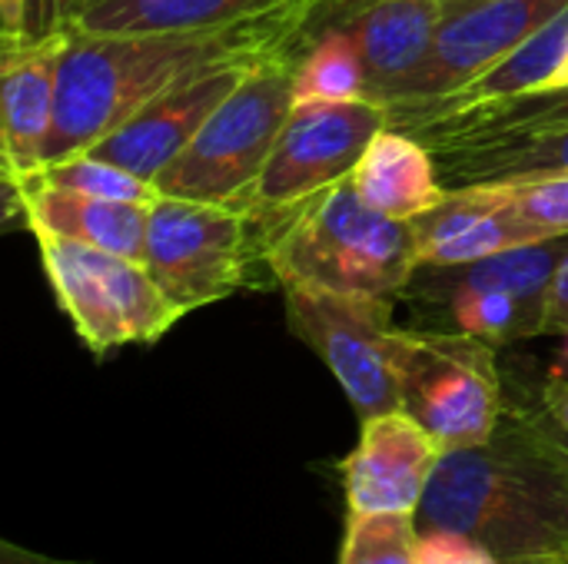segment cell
I'll use <instances>...</instances> for the list:
<instances>
[{"label":"cell","instance_id":"cell-2","mask_svg":"<svg viewBox=\"0 0 568 564\" xmlns=\"http://www.w3.org/2000/svg\"><path fill=\"white\" fill-rule=\"evenodd\" d=\"M419 535L453 532L499 564L568 555V455L562 432L503 419L486 445L443 452L416 512Z\"/></svg>","mask_w":568,"mask_h":564},{"label":"cell","instance_id":"cell-5","mask_svg":"<svg viewBox=\"0 0 568 564\" xmlns=\"http://www.w3.org/2000/svg\"><path fill=\"white\" fill-rule=\"evenodd\" d=\"M30 233L63 316L93 356H106L130 342H156L186 316L153 283L143 263L50 229Z\"/></svg>","mask_w":568,"mask_h":564},{"label":"cell","instance_id":"cell-11","mask_svg":"<svg viewBox=\"0 0 568 564\" xmlns=\"http://www.w3.org/2000/svg\"><path fill=\"white\" fill-rule=\"evenodd\" d=\"M266 60L240 57L183 76L87 153L153 183L160 170L170 166L193 143V136L220 110V103Z\"/></svg>","mask_w":568,"mask_h":564},{"label":"cell","instance_id":"cell-10","mask_svg":"<svg viewBox=\"0 0 568 564\" xmlns=\"http://www.w3.org/2000/svg\"><path fill=\"white\" fill-rule=\"evenodd\" d=\"M566 10L568 0H453L433 50L386 103L443 96L483 76Z\"/></svg>","mask_w":568,"mask_h":564},{"label":"cell","instance_id":"cell-20","mask_svg":"<svg viewBox=\"0 0 568 564\" xmlns=\"http://www.w3.org/2000/svg\"><path fill=\"white\" fill-rule=\"evenodd\" d=\"M568 126V86L556 90H532L509 100L483 103L466 113L433 120L409 126L403 133L416 136L426 146L459 143V140H486V136H506V133H539Z\"/></svg>","mask_w":568,"mask_h":564},{"label":"cell","instance_id":"cell-12","mask_svg":"<svg viewBox=\"0 0 568 564\" xmlns=\"http://www.w3.org/2000/svg\"><path fill=\"white\" fill-rule=\"evenodd\" d=\"M443 445L403 409L366 419L359 445L343 462L346 512L353 515H416Z\"/></svg>","mask_w":568,"mask_h":564},{"label":"cell","instance_id":"cell-4","mask_svg":"<svg viewBox=\"0 0 568 564\" xmlns=\"http://www.w3.org/2000/svg\"><path fill=\"white\" fill-rule=\"evenodd\" d=\"M300 53H283L260 63L220 103L193 143L160 170L153 186L176 199L243 206L296 103Z\"/></svg>","mask_w":568,"mask_h":564},{"label":"cell","instance_id":"cell-27","mask_svg":"<svg viewBox=\"0 0 568 564\" xmlns=\"http://www.w3.org/2000/svg\"><path fill=\"white\" fill-rule=\"evenodd\" d=\"M568 329V256L559 263L549 296H546V336H562Z\"/></svg>","mask_w":568,"mask_h":564},{"label":"cell","instance_id":"cell-9","mask_svg":"<svg viewBox=\"0 0 568 564\" xmlns=\"http://www.w3.org/2000/svg\"><path fill=\"white\" fill-rule=\"evenodd\" d=\"M386 126V106L366 96L293 103L243 209L253 219H273L329 189L356 170L373 136Z\"/></svg>","mask_w":568,"mask_h":564},{"label":"cell","instance_id":"cell-23","mask_svg":"<svg viewBox=\"0 0 568 564\" xmlns=\"http://www.w3.org/2000/svg\"><path fill=\"white\" fill-rule=\"evenodd\" d=\"M17 183H40V186H57V189L87 193V196H106V199H126V203H146V206H153L163 196L153 183L140 180L106 160H97L90 153H77L70 160L40 166L37 173L23 176Z\"/></svg>","mask_w":568,"mask_h":564},{"label":"cell","instance_id":"cell-13","mask_svg":"<svg viewBox=\"0 0 568 564\" xmlns=\"http://www.w3.org/2000/svg\"><path fill=\"white\" fill-rule=\"evenodd\" d=\"M67 43L70 33L0 53V156L7 183L43 166L57 120L60 60Z\"/></svg>","mask_w":568,"mask_h":564},{"label":"cell","instance_id":"cell-6","mask_svg":"<svg viewBox=\"0 0 568 564\" xmlns=\"http://www.w3.org/2000/svg\"><path fill=\"white\" fill-rule=\"evenodd\" d=\"M496 349L486 339L436 329L396 332L399 409L416 419L443 452L486 445L506 409Z\"/></svg>","mask_w":568,"mask_h":564},{"label":"cell","instance_id":"cell-1","mask_svg":"<svg viewBox=\"0 0 568 564\" xmlns=\"http://www.w3.org/2000/svg\"><path fill=\"white\" fill-rule=\"evenodd\" d=\"M336 3L343 0H303L220 30L70 33L43 166L87 153L163 90L203 66L306 50L313 23Z\"/></svg>","mask_w":568,"mask_h":564},{"label":"cell","instance_id":"cell-28","mask_svg":"<svg viewBox=\"0 0 568 564\" xmlns=\"http://www.w3.org/2000/svg\"><path fill=\"white\" fill-rule=\"evenodd\" d=\"M0 37L3 50L27 47V0H0Z\"/></svg>","mask_w":568,"mask_h":564},{"label":"cell","instance_id":"cell-21","mask_svg":"<svg viewBox=\"0 0 568 564\" xmlns=\"http://www.w3.org/2000/svg\"><path fill=\"white\" fill-rule=\"evenodd\" d=\"M363 60L353 37L336 23L313 40L296 60V103L306 100H363Z\"/></svg>","mask_w":568,"mask_h":564},{"label":"cell","instance_id":"cell-33","mask_svg":"<svg viewBox=\"0 0 568 564\" xmlns=\"http://www.w3.org/2000/svg\"><path fill=\"white\" fill-rule=\"evenodd\" d=\"M536 564H568V555H559V558H546V562H536Z\"/></svg>","mask_w":568,"mask_h":564},{"label":"cell","instance_id":"cell-18","mask_svg":"<svg viewBox=\"0 0 568 564\" xmlns=\"http://www.w3.org/2000/svg\"><path fill=\"white\" fill-rule=\"evenodd\" d=\"M446 189L568 170V126L429 146Z\"/></svg>","mask_w":568,"mask_h":564},{"label":"cell","instance_id":"cell-22","mask_svg":"<svg viewBox=\"0 0 568 564\" xmlns=\"http://www.w3.org/2000/svg\"><path fill=\"white\" fill-rule=\"evenodd\" d=\"M469 189L513 216H523L536 226L568 236V170L473 183Z\"/></svg>","mask_w":568,"mask_h":564},{"label":"cell","instance_id":"cell-26","mask_svg":"<svg viewBox=\"0 0 568 564\" xmlns=\"http://www.w3.org/2000/svg\"><path fill=\"white\" fill-rule=\"evenodd\" d=\"M419 564H499L489 552L453 532L419 535Z\"/></svg>","mask_w":568,"mask_h":564},{"label":"cell","instance_id":"cell-19","mask_svg":"<svg viewBox=\"0 0 568 564\" xmlns=\"http://www.w3.org/2000/svg\"><path fill=\"white\" fill-rule=\"evenodd\" d=\"M303 0H97L73 33H163V30H220Z\"/></svg>","mask_w":568,"mask_h":564},{"label":"cell","instance_id":"cell-8","mask_svg":"<svg viewBox=\"0 0 568 564\" xmlns=\"http://www.w3.org/2000/svg\"><path fill=\"white\" fill-rule=\"evenodd\" d=\"M290 329L326 362L359 422L399 409L393 299L283 283Z\"/></svg>","mask_w":568,"mask_h":564},{"label":"cell","instance_id":"cell-17","mask_svg":"<svg viewBox=\"0 0 568 564\" xmlns=\"http://www.w3.org/2000/svg\"><path fill=\"white\" fill-rule=\"evenodd\" d=\"M349 180L376 213L403 223L439 209L449 196L433 150L396 126H386L373 136Z\"/></svg>","mask_w":568,"mask_h":564},{"label":"cell","instance_id":"cell-30","mask_svg":"<svg viewBox=\"0 0 568 564\" xmlns=\"http://www.w3.org/2000/svg\"><path fill=\"white\" fill-rule=\"evenodd\" d=\"M0 564H73V562H57V558H43V555H33V552H23L10 542L0 545Z\"/></svg>","mask_w":568,"mask_h":564},{"label":"cell","instance_id":"cell-7","mask_svg":"<svg viewBox=\"0 0 568 564\" xmlns=\"http://www.w3.org/2000/svg\"><path fill=\"white\" fill-rule=\"evenodd\" d=\"M256 259H263V236L250 209L176 196L150 206L143 266L183 312L243 289Z\"/></svg>","mask_w":568,"mask_h":564},{"label":"cell","instance_id":"cell-14","mask_svg":"<svg viewBox=\"0 0 568 564\" xmlns=\"http://www.w3.org/2000/svg\"><path fill=\"white\" fill-rule=\"evenodd\" d=\"M449 3L453 0H366L339 20L363 60L366 100L386 103L426 60Z\"/></svg>","mask_w":568,"mask_h":564},{"label":"cell","instance_id":"cell-29","mask_svg":"<svg viewBox=\"0 0 568 564\" xmlns=\"http://www.w3.org/2000/svg\"><path fill=\"white\" fill-rule=\"evenodd\" d=\"M542 409L549 416V422L568 435V379L566 376H552L542 389Z\"/></svg>","mask_w":568,"mask_h":564},{"label":"cell","instance_id":"cell-3","mask_svg":"<svg viewBox=\"0 0 568 564\" xmlns=\"http://www.w3.org/2000/svg\"><path fill=\"white\" fill-rule=\"evenodd\" d=\"M273 283L396 299L419 269L413 223L376 213L339 180L273 219H256Z\"/></svg>","mask_w":568,"mask_h":564},{"label":"cell","instance_id":"cell-31","mask_svg":"<svg viewBox=\"0 0 568 564\" xmlns=\"http://www.w3.org/2000/svg\"><path fill=\"white\" fill-rule=\"evenodd\" d=\"M556 86H568V57H566V63L559 66V73L552 76V83H549L546 90H556Z\"/></svg>","mask_w":568,"mask_h":564},{"label":"cell","instance_id":"cell-25","mask_svg":"<svg viewBox=\"0 0 568 564\" xmlns=\"http://www.w3.org/2000/svg\"><path fill=\"white\" fill-rule=\"evenodd\" d=\"M90 3L93 0H27V43L73 33Z\"/></svg>","mask_w":568,"mask_h":564},{"label":"cell","instance_id":"cell-16","mask_svg":"<svg viewBox=\"0 0 568 564\" xmlns=\"http://www.w3.org/2000/svg\"><path fill=\"white\" fill-rule=\"evenodd\" d=\"M7 196L20 203L27 229H50L57 236L143 263L146 253V203L87 196L40 183H7Z\"/></svg>","mask_w":568,"mask_h":564},{"label":"cell","instance_id":"cell-32","mask_svg":"<svg viewBox=\"0 0 568 564\" xmlns=\"http://www.w3.org/2000/svg\"><path fill=\"white\" fill-rule=\"evenodd\" d=\"M562 339H566V346H562V359H559V369H556V376H568V329L562 332Z\"/></svg>","mask_w":568,"mask_h":564},{"label":"cell","instance_id":"cell-34","mask_svg":"<svg viewBox=\"0 0 568 564\" xmlns=\"http://www.w3.org/2000/svg\"><path fill=\"white\" fill-rule=\"evenodd\" d=\"M562 439H566V455H568V435H562Z\"/></svg>","mask_w":568,"mask_h":564},{"label":"cell","instance_id":"cell-15","mask_svg":"<svg viewBox=\"0 0 568 564\" xmlns=\"http://www.w3.org/2000/svg\"><path fill=\"white\" fill-rule=\"evenodd\" d=\"M413 233L419 266H459L506 249L549 243L559 236L546 226H536L523 216H513L486 203L469 186L449 189L439 209L413 219Z\"/></svg>","mask_w":568,"mask_h":564},{"label":"cell","instance_id":"cell-24","mask_svg":"<svg viewBox=\"0 0 568 564\" xmlns=\"http://www.w3.org/2000/svg\"><path fill=\"white\" fill-rule=\"evenodd\" d=\"M339 564H419L416 515H353Z\"/></svg>","mask_w":568,"mask_h":564}]
</instances>
